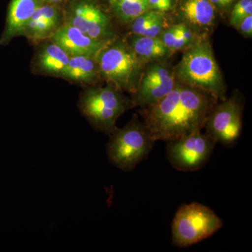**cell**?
<instances>
[{
	"mask_svg": "<svg viewBox=\"0 0 252 252\" xmlns=\"http://www.w3.org/2000/svg\"><path fill=\"white\" fill-rule=\"evenodd\" d=\"M186 24L192 29H209L215 20V9L209 0H185L180 8Z\"/></svg>",
	"mask_w": 252,
	"mask_h": 252,
	"instance_id": "5bb4252c",
	"label": "cell"
},
{
	"mask_svg": "<svg viewBox=\"0 0 252 252\" xmlns=\"http://www.w3.org/2000/svg\"><path fill=\"white\" fill-rule=\"evenodd\" d=\"M49 39L62 48L69 57L88 56L96 58L99 51L109 44L94 40L67 23H64Z\"/></svg>",
	"mask_w": 252,
	"mask_h": 252,
	"instance_id": "30bf717a",
	"label": "cell"
},
{
	"mask_svg": "<svg viewBox=\"0 0 252 252\" xmlns=\"http://www.w3.org/2000/svg\"><path fill=\"white\" fill-rule=\"evenodd\" d=\"M214 6L220 8V9H228L230 5L234 2L235 0H209Z\"/></svg>",
	"mask_w": 252,
	"mask_h": 252,
	"instance_id": "cb8c5ba5",
	"label": "cell"
},
{
	"mask_svg": "<svg viewBox=\"0 0 252 252\" xmlns=\"http://www.w3.org/2000/svg\"><path fill=\"white\" fill-rule=\"evenodd\" d=\"M162 15L163 14L162 12L152 9H149L141 14L131 23H132L131 31H132V34L135 35H140L144 28H147L151 23L153 22Z\"/></svg>",
	"mask_w": 252,
	"mask_h": 252,
	"instance_id": "d6986e66",
	"label": "cell"
},
{
	"mask_svg": "<svg viewBox=\"0 0 252 252\" xmlns=\"http://www.w3.org/2000/svg\"><path fill=\"white\" fill-rule=\"evenodd\" d=\"M223 225V220L206 205L184 204L172 220V245L178 248L193 246L215 235Z\"/></svg>",
	"mask_w": 252,
	"mask_h": 252,
	"instance_id": "8992f818",
	"label": "cell"
},
{
	"mask_svg": "<svg viewBox=\"0 0 252 252\" xmlns=\"http://www.w3.org/2000/svg\"><path fill=\"white\" fill-rule=\"evenodd\" d=\"M128 44L144 64L162 59L171 53L159 36L149 37L134 34Z\"/></svg>",
	"mask_w": 252,
	"mask_h": 252,
	"instance_id": "2e32d148",
	"label": "cell"
},
{
	"mask_svg": "<svg viewBox=\"0 0 252 252\" xmlns=\"http://www.w3.org/2000/svg\"><path fill=\"white\" fill-rule=\"evenodd\" d=\"M165 143L166 158L170 165L183 172H196L205 167L217 144L211 136L201 130Z\"/></svg>",
	"mask_w": 252,
	"mask_h": 252,
	"instance_id": "52a82bcc",
	"label": "cell"
},
{
	"mask_svg": "<svg viewBox=\"0 0 252 252\" xmlns=\"http://www.w3.org/2000/svg\"><path fill=\"white\" fill-rule=\"evenodd\" d=\"M217 99L195 88L177 82L155 103L140 109L143 124L154 140H176L205 127Z\"/></svg>",
	"mask_w": 252,
	"mask_h": 252,
	"instance_id": "6da1fadb",
	"label": "cell"
},
{
	"mask_svg": "<svg viewBox=\"0 0 252 252\" xmlns=\"http://www.w3.org/2000/svg\"><path fill=\"white\" fill-rule=\"evenodd\" d=\"M237 28L244 35L251 37L252 35V14L249 15L247 17L244 18Z\"/></svg>",
	"mask_w": 252,
	"mask_h": 252,
	"instance_id": "603a6c76",
	"label": "cell"
},
{
	"mask_svg": "<svg viewBox=\"0 0 252 252\" xmlns=\"http://www.w3.org/2000/svg\"><path fill=\"white\" fill-rule=\"evenodd\" d=\"M164 24H165V21H164V16L162 15L160 17L151 23L147 28H144L140 35L149 36V37H157L163 31Z\"/></svg>",
	"mask_w": 252,
	"mask_h": 252,
	"instance_id": "44dd1931",
	"label": "cell"
},
{
	"mask_svg": "<svg viewBox=\"0 0 252 252\" xmlns=\"http://www.w3.org/2000/svg\"><path fill=\"white\" fill-rule=\"evenodd\" d=\"M174 74L182 84L203 91L217 100L226 99L221 72L205 38H198L188 46Z\"/></svg>",
	"mask_w": 252,
	"mask_h": 252,
	"instance_id": "7a4b0ae2",
	"label": "cell"
},
{
	"mask_svg": "<svg viewBox=\"0 0 252 252\" xmlns=\"http://www.w3.org/2000/svg\"><path fill=\"white\" fill-rule=\"evenodd\" d=\"M208 135L227 148L238 143L243 131V104L236 96L224 99L212 109L205 125Z\"/></svg>",
	"mask_w": 252,
	"mask_h": 252,
	"instance_id": "ba28073f",
	"label": "cell"
},
{
	"mask_svg": "<svg viewBox=\"0 0 252 252\" xmlns=\"http://www.w3.org/2000/svg\"><path fill=\"white\" fill-rule=\"evenodd\" d=\"M69 55L59 45L49 39L36 54L35 65L41 73L61 77L69 63Z\"/></svg>",
	"mask_w": 252,
	"mask_h": 252,
	"instance_id": "4fadbf2b",
	"label": "cell"
},
{
	"mask_svg": "<svg viewBox=\"0 0 252 252\" xmlns=\"http://www.w3.org/2000/svg\"><path fill=\"white\" fill-rule=\"evenodd\" d=\"M41 4V0H11L0 44L7 45L11 39L23 35L32 16Z\"/></svg>",
	"mask_w": 252,
	"mask_h": 252,
	"instance_id": "8fae6325",
	"label": "cell"
},
{
	"mask_svg": "<svg viewBox=\"0 0 252 252\" xmlns=\"http://www.w3.org/2000/svg\"><path fill=\"white\" fill-rule=\"evenodd\" d=\"M149 9L165 12L172 7L173 0H148Z\"/></svg>",
	"mask_w": 252,
	"mask_h": 252,
	"instance_id": "7402d4cb",
	"label": "cell"
},
{
	"mask_svg": "<svg viewBox=\"0 0 252 252\" xmlns=\"http://www.w3.org/2000/svg\"><path fill=\"white\" fill-rule=\"evenodd\" d=\"M116 16L124 23H131L149 10L148 0H117L113 5Z\"/></svg>",
	"mask_w": 252,
	"mask_h": 252,
	"instance_id": "e0dca14e",
	"label": "cell"
},
{
	"mask_svg": "<svg viewBox=\"0 0 252 252\" xmlns=\"http://www.w3.org/2000/svg\"><path fill=\"white\" fill-rule=\"evenodd\" d=\"M99 74L122 91L133 94L143 73L144 63L128 44L113 40L96 57Z\"/></svg>",
	"mask_w": 252,
	"mask_h": 252,
	"instance_id": "277c9868",
	"label": "cell"
},
{
	"mask_svg": "<svg viewBox=\"0 0 252 252\" xmlns=\"http://www.w3.org/2000/svg\"><path fill=\"white\" fill-rule=\"evenodd\" d=\"M109 136L107 145L109 161L126 172H132L145 160L156 143L136 114L124 127H116Z\"/></svg>",
	"mask_w": 252,
	"mask_h": 252,
	"instance_id": "3957f363",
	"label": "cell"
},
{
	"mask_svg": "<svg viewBox=\"0 0 252 252\" xmlns=\"http://www.w3.org/2000/svg\"><path fill=\"white\" fill-rule=\"evenodd\" d=\"M61 15L54 5L41 4L32 16L23 35L39 42L49 39L61 27Z\"/></svg>",
	"mask_w": 252,
	"mask_h": 252,
	"instance_id": "7c38bea8",
	"label": "cell"
},
{
	"mask_svg": "<svg viewBox=\"0 0 252 252\" xmlns=\"http://www.w3.org/2000/svg\"><path fill=\"white\" fill-rule=\"evenodd\" d=\"M79 106L91 125L108 135L117 127L119 118L135 107L131 99L111 84L106 87L91 88L84 91L81 94Z\"/></svg>",
	"mask_w": 252,
	"mask_h": 252,
	"instance_id": "5b68a950",
	"label": "cell"
},
{
	"mask_svg": "<svg viewBox=\"0 0 252 252\" xmlns=\"http://www.w3.org/2000/svg\"><path fill=\"white\" fill-rule=\"evenodd\" d=\"M160 34L161 36L160 39L167 49L170 50V52H174L187 46V44L178 37L173 26L168 28L166 31H162Z\"/></svg>",
	"mask_w": 252,
	"mask_h": 252,
	"instance_id": "ffe728a7",
	"label": "cell"
},
{
	"mask_svg": "<svg viewBox=\"0 0 252 252\" xmlns=\"http://www.w3.org/2000/svg\"><path fill=\"white\" fill-rule=\"evenodd\" d=\"M41 2L44 4L56 5L61 4L65 0H41Z\"/></svg>",
	"mask_w": 252,
	"mask_h": 252,
	"instance_id": "d4e9b609",
	"label": "cell"
},
{
	"mask_svg": "<svg viewBox=\"0 0 252 252\" xmlns=\"http://www.w3.org/2000/svg\"><path fill=\"white\" fill-rule=\"evenodd\" d=\"M64 18V23L94 40L109 43L115 39L108 16L94 0H72L66 7Z\"/></svg>",
	"mask_w": 252,
	"mask_h": 252,
	"instance_id": "9c48e42d",
	"label": "cell"
},
{
	"mask_svg": "<svg viewBox=\"0 0 252 252\" xmlns=\"http://www.w3.org/2000/svg\"><path fill=\"white\" fill-rule=\"evenodd\" d=\"M99 75L96 58L88 56H72L61 77L79 84H93Z\"/></svg>",
	"mask_w": 252,
	"mask_h": 252,
	"instance_id": "9a60e30c",
	"label": "cell"
},
{
	"mask_svg": "<svg viewBox=\"0 0 252 252\" xmlns=\"http://www.w3.org/2000/svg\"><path fill=\"white\" fill-rule=\"evenodd\" d=\"M108 1L111 4L114 5L116 2H117V0H108Z\"/></svg>",
	"mask_w": 252,
	"mask_h": 252,
	"instance_id": "484cf974",
	"label": "cell"
},
{
	"mask_svg": "<svg viewBox=\"0 0 252 252\" xmlns=\"http://www.w3.org/2000/svg\"><path fill=\"white\" fill-rule=\"evenodd\" d=\"M252 14V0H239L230 14V23L237 28L240 23L249 15Z\"/></svg>",
	"mask_w": 252,
	"mask_h": 252,
	"instance_id": "ac0fdd59",
	"label": "cell"
}]
</instances>
